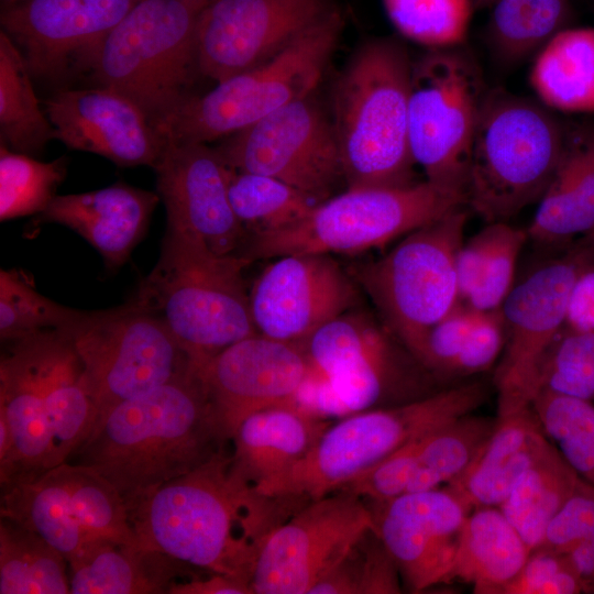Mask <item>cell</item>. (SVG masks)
<instances>
[{"instance_id":"43","label":"cell","mask_w":594,"mask_h":594,"mask_svg":"<svg viewBox=\"0 0 594 594\" xmlns=\"http://www.w3.org/2000/svg\"><path fill=\"white\" fill-rule=\"evenodd\" d=\"M399 569L377 530L366 531L309 594L402 593Z\"/></svg>"},{"instance_id":"23","label":"cell","mask_w":594,"mask_h":594,"mask_svg":"<svg viewBox=\"0 0 594 594\" xmlns=\"http://www.w3.org/2000/svg\"><path fill=\"white\" fill-rule=\"evenodd\" d=\"M55 139L68 148L103 156L121 167H153L164 141L145 112L105 86L64 89L44 102Z\"/></svg>"},{"instance_id":"19","label":"cell","mask_w":594,"mask_h":594,"mask_svg":"<svg viewBox=\"0 0 594 594\" xmlns=\"http://www.w3.org/2000/svg\"><path fill=\"white\" fill-rule=\"evenodd\" d=\"M207 144L164 141L153 169L167 229L217 255L242 257L246 237L229 198L231 168Z\"/></svg>"},{"instance_id":"40","label":"cell","mask_w":594,"mask_h":594,"mask_svg":"<svg viewBox=\"0 0 594 594\" xmlns=\"http://www.w3.org/2000/svg\"><path fill=\"white\" fill-rule=\"evenodd\" d=\"M59 468L74 514L88 540L140 546L127 503L110 481L86 465L64 462Z\"/></svg>"},{"instance_id":"14","label":"cell","mask_w":594,"mask_h":594,"mask_svg":"<svg viewBox=\"0 0 594 594\" xmlns=\"http://www.w3.org/2000/svg\"><path fill=\"white\" fill-rule=\"evenodd\" d=\"M216 150L230 168L279 179L315 204L344 183L332 121L314 92L223 138Z\"/></svg>"},{"instance_id":"48","label":"cell","mask_w":594,"mask_h":594,"mask_svg":"<svg viewBox=\"0 0 594 594\" xmlns=\"http://www.w3.org/2000/svg\"><path fill=\"white\" fill-rule=\"evenodd\" d=\"M476 309L459 302L427 333L416 359L440 382H449V373L475 321Z\"/></svg>"},{"instance_id":"18","label":"cell","mask_w":594,"mask_h":594,"mask_svg":"<svg viewBox=\"0 0 594 594\" xmlns=\"http://www.w3.org/2000/svg\"><path fill=\"white\" fill-rule=\"evenodd\" d=\"M273 260L249 293L258 334L302 343L355 305L354 282L331 255L289 254Z\"/></svg>"},{"instance_id":"4","label":"cell","mask_w":594,"mask_h":594,"mask_svg":"<svg viewBox=\"0 0 594 594\" xmlns=\"http://www.w3.org/2000/svg\"><path fill=\"white\" fill-rule=\"evenodd\" d=\"M306 353L310 375L290 403L326 419L444 388L382 320L362 311L350 310L320 327L307 340Z\"/></svg>"},{"instance_id":"39","label":"cell","mask_w":594,"mask_h":594,"mask_svg":"<svg viewBox=\"0 0 594 594\" xmlns=\"http://www.w3.org/2000/svg\"><path fill=\"white\" fill-rule=\"evenodd\" d=\"M229 198L245 231V242L251 237L297 222L315 205L308 196L279 179L232 168Z\"/></svg>"},{"instance_id":"8","label":"cell","mask_w":594,"mask_h":594,"mask_svg":"<svg viewBox=\"0 0 594 594\" xmlns=\"http://www.w3.org/2000/svg\"><path fill=\"white\" fill-rule=\"evenodd\" d=\"M464 206L463 197L428 180L346 188L315 204L297 222L249 238L242 257L251 263L289 254H358Z\"/></svg>"},{"instance_id":"44","label":"cell","mask_w":594,"mask_h":594,"mask_svg":"<svg viewBox=\"0 0 594 594\" xmlns=\"http://www.w3.org/2000/svg\"><path fill=\"white\" fill-rule=\"evenodd\" d=\"M395 29L428 48L461 45L468 34L473 0H382Z\"/></svg>"},{"instance_id":"37","label":"cell","mask_w":594,"mask_h":594,"mask_svg":"<svg viewBox=\"0 0 594 594\" xmlns=\"http://www.w3.org/2000/svg\"><path fill=\"white\" fill-rule=\"evenodd\" d=\"M66 558L14 521L0 520V594H68Z\"/></svg>"},{"instance_id":"10","label":"cell","mask_w":594,"mask_h":594,"mask_svg":"<svg viewBox=\"0 0 594 594\" xmlns=\"http://www.w3.org/2000/svg\"><path fill=\"white\" fill-rule=\"evenodd\" d=\"M200 12L184 0H139L98 46L95 78L133 100L155 128L190 96Z\"/></svg>"},{"instance_id":"60","label":"cell","mask_w":594,"mask_h":594,"mask_svg":"<svg viewBox=\"0 0 594 594\" xmlns=\"http://www.w3.org/2000/svg\"><path fill=\"white\" fill-rule=\"evenodd\" d=\"M1 1H2L3 7H6V6H10V4L20 2L22 0H1Z\"/></svg>"},{"instance_id":"59","label":"cell","mask_w":594,"mask_h":594,"mask_svg":"<svg viewBox=\"0 0 594 594\" xmlns=\"http://www.w3.org/2000/svg\"><path fill=\"white\" fill-rule=\"evenodd\" d=\"M586 244L594 250V229L585 234Z\"/></svg>"},{"instance_id":"3","label":"cell","mask_w":594,"mask_h":594,"mask_svg":"<svg viewBox=\"0 0 594 594\" xmlns=\"http://www.w3.org/2000/svg\"><path fill=\"white\" fill-rule=\"evenodd\" d=\"M413 59L393 37L359 46L332 96V124L346 188L415 183L408 135Z\"/></svg>"},{"instance_id":"1","label":"cell","mask_w":594,"mask_h":594,"mask_svg":"<svg viewBox=\"0 0 594 594\" xmlns=\"http://www.w3.org/2000/svg\"><path fill=\"white\" fill-rule=\"evenodd\" d=\"M296 501L256 492L235 473L223 450L160 486L129 515L140 546L250 584L263 539Z\"/></svg>"},{"instance_id":"9","label":"cell","mask_w":594,"mask_h":594,"mask_svg":"<svg viewBox=\"0 0 594 594\" xmlns=\"http://www.w3.org/2000/svg\"><path fill=\"white\" fill-rule=\"evenodd\" d=\"M338 9L266 62L189 96L155 129L163 141L208 143L227 138L312 94L338 44Z\"/></svg>"},{"instance_id":"36","label":"cell","mask_w":594,"mask_h":594,"mask_svg":"<svg viewBox=\"0 0 594 594\" xmlns=\"http://www.w3.org/2000/svg\"><path fill=\"white\" fill-rule=\"evenodd\" d=\"M486 28L488 45L503 64L536 54L569 28L572 0H496Z\"/></svg>"},{"instance_id":"20","label":"cell","mask_w":594,"mask_h":594,"mask_svg":"<svg viewBox=\"0 0 594 594\" xmlns=\"http://www.w3.org/2000/svg\"><path fill=\"white\" fill-rule=\"evenodd\" d=\"M226 437L258 410L290 403L309 374L300 343L258 333L240 340L196 370Z\"/></svg>"},{"instance_id":"46","label":"cell","mask_w":594,"mask_h":594,"mask_svg":"<svg viewBox=\"0 0 594 594\" xmlns=\"http://www.w3.org/2000/svg\"><path fill=\"white\" fill-rule=\"evenodd\" d=\"M594 400V331L568 328L549 349L539 376V391Z\"/></svg>"},{"instance_id":"5","label":"cell","mask_w":594,"mask_h":594,"mask_svg":"<svg viewBox=\"0 0 594 594\" xmlns=\"http://www.w3.org/2000/svg\"><path fill=\"white\" fill-rule=\"evenodd\" d=\"M239 256H220L199 241L167 229L161 256L129 302L168 328L193 367L256 334Z\"/></svg>"},{"instance_id":"13","label":"cell","mask_w":594,"mask_h":594,"mask_svg":"<svg viewBox=\"0 0 594 594\" xmlns=\"http://www.w3.org/2000/svg\"><path fill=\"white\" fill-rule=\"evenodd\" d=\"M59 330L82 364L95 408L90 433L117 405L195 370L164 322L129 301L85 311L75 324Z\"/></svg>"},{"instance_id":"47","label":"cell","mask_w":594,"mask_h":594,"mask_svg":"<svg viewBox=\"0 0 594 594\" xmlns=\"http://www.w3.org/2000/svg\"><path fill=\"white\" fill-rule=\"evenodd\" d=\"M492 245L480 285L466 302L480 311L499 309L514 287L516 265L528 240L526 229L507 221L491 222Z\"/></svg>"},{"instance_id":"6","label":"cell","mask_w":594,"mask_h":594,"mask_svg":"<svg viewBox=\"0 0 594 594\" xmlns=\"http://www.w3.org/2000/svg\"><path fill=\"white\" fill-rule=\"evenodd\" d=\"M486 397L485 384L472 381L409 403L342 417L299 462L254 488L266 496L308 502L336 493L406 443L471 414Z\"/></svg>"},{"instance_id":"58","label":"cell","mask_w":594,"mask_h":594,"mask_svg":"<svg viewBox=\"0 0 594 594\" xmlns=\"http://www.w3.org/2000/svg\"><path fill=\"white\" fill-rule=\"evenodd\" d=\"M496 0H474L476 9L492 7Z\"/></svg>"},{"instance_id":"57","label":"cell","mask_w":594,"mask_h":594,"mask_svg":"<svg viewBox=\"0 0 594 594\" xmlns=\"http://www.w3.org/2000/svg\"><path fill=\"white\" fill-rule=\"evenodd\" d=\"M199 9H205L208 4H210L211 2H213L215 0H184Z\"/></svg>"},{"instance_id":"28","label":"cell","mask_w":594,"mask_h":594,"mask_svg":"<svg viewBox=\"0 0 594 594\" xmlns=\"http://www.w3.org/2000/svg\"><path fill=\"white\" fill-rule=\"evenodd\" d=\"M594 229V125L566 127L554 174L526 228L528 239L554 244Z\"/></svg>"},{"instance_id":"16","label":"cell","mask_w":594,"mask_h":594,"mask_svg":"<svg viewBox=\"0 0 594 594\" xmlns=\"http://www.w3.org/2000/svg\"><path fill=\"white\" fill-rule=\"evenodd\" d=\"M588 261L585 250L550 261L514 285L503 302L506 341L495 373L497 416L531 407L543 360L565 324L571 287Z\"/></svg>"},{"instance_id":"32","label":"cell","mask_w":594,"mask_h":594,"mask_svg":"<svg viewBox=\"0 0 594 594\" xmlns=\"http://www.w3.org/2000/svg\"><path fill=\"white\" fill-rule=\"evenodd\" d=\"M0 514L42 537L67 562L88 541L74 514L59 465L37 476L2 485Z\"/></svg>"},{"instance_id":"30","label":"cell","mask_w":594,"mask_h":594,"mask_svg":"<svg viewBox=\"0 0 594 594\" xmlns=\"http://www.w3.org/2000/svg\"><path fill=\"white\" fill-rule=\"evenodd\" d=\"M72 594H169L186 564L142 546L88 540L68 562Z\"/></svg>"},{"instance_id":"51","label":"cell","mask_w":594,"mask_h":594,"mask_svg":"<svg viewBox=\"0 0 594 594\" xmlns=\"http://www.w3.org/2000/svg\"><path fill=\"white\" fill-rule=\"evenodd\" d=\"M593 538L594 484L579 477L572 493L547 526L539 547L569 553Z\"/></svg>"},{"instance_id":"55","label":"cell","mask_w":594,"mask_h":594,"mask_svg":"<svg viewBox=\"0 0 594 594\" xmlns=\"http://www.w3.org/2000/svg\"><path fill=\"white\" fill-rule=\"evenodd\" d=\"M169 594H253L249 582L228 574L211 573L205 579L176 582Z\"/></svg>"},{"instance_id":"29","label":"cell","mask_w":594,"mask_h":594,"mask_svg":"<svg viewBox=\"0 0 594 594\" xmlns=\"http://www.w3.org/2000/svg\"><path fill=\"white\" fill-rule=\"evenodd\" d=\"M547 442L531 407L497 416L496 427L482 450L447 486L472 510L485 506L499 507Z\"/></svg>"},{"instance_id":"2","label":"cell","mask_w":594,"mask_h":594,"mask_svg":"<svg viewBox=\"0 0 594 594\" xmlns=\"http://www.w3.org/2000/svg\"><path fill=\"white\" fill-rule=\"evenodd\" d=\"M228 440L193 370L117 405L66 462L99 472L130 509L223 451Z\"/></svg>"},{"instance_id":"41","label":"cell","mask_w":594,"mask_h":594,"mask_svg":"<svg viewBox=\"0 0 594 594\" xmlns=\"http://www.w3.org/2000/svg\"><path fill=\"white\" fill-rule=\"evenodd\" d=\"M543 432L582 479L594 484V406L591 402L540 389L531 402Z\"/></svg>"},{"instance_id":"15","label":"cell","mask_w":594,"mask_h":594,"mask_svg":"<svg viewBox=\"0 0 594 594\" xmlns=\"http://www.w3.org/2000/svg\"><path fill=\"white\" fill-rule=\"evenodd\" d=\"M372 529V510L354 494L309 501L263 539L250 578L253 594H309Z\"/></svg>"},{"instance_id":"22","label":"cell","mask_w":594,"mask_h":594,"mask_svg":"<svg viewBox=\"0 0 594 594\" xmlns=\"http://www.w3.org/2000/svg\"><path fill=\"white\" fill-rule=\"evenodd\" d=\"M367 505L411 592L448 583L462 527L472 512L457 493L446 486Z\"/></svg>"},{"instance_id":"12","label":"cell","mask_w":594,"mask_h":594,"mask_svg":"<svg viewBox=\"0 0 594 594\" xmlns=\"http://www.w3.org/2000/svg\"><path fill=\"white\" fill-rule=\"evenodd\" d=\"M487 88L463 44L428 48L413 61L408 135L426 180L465 199L471 146Z\"/></svg>"},{"instance_id":"21","label":"cell","mask_w":594,"mask_h":594,"mask_svg":"<svg viewBox=\"0 0 594 594\" xmlns=\"http://www.w3.org/2000/svg\"><path fill=\"white\" fill-rule=\"evenodd\" d=\"M139 0H22L1 11L2 30L32 76L57 78L89 67L100 43Z\"/></svg>"},{"instance_id":"45","label":"cell","mask_w":594,"mask_h":594,"mask_svg":"<svg viewBox=\"0 0 594 594\" xmlns=\"http://www.w3.org/2000/svg\"><path fill=\"white\" fill-rule=\"evenodd\" d=\"M85 311L55 302L40 294L15 270L0 272V338L16 340L47 329L75 324Z\"/></svg>"},{"instance_id":"11","label":"cell","mask_w":594,"mask_h":594,"mask_svg":"<svg viewBox=\"0 0 594 594\" xmlns=\"http://www.w3.org/2000/svg\"><path fill=\"white\" fill-rule=\"evenodd\" d=\"M466 219L457 208L356 270L381 320L415 358L429 330L461 302L455 260Z\"/></svg>"},{"instance_id":"49","label":"cell","mask_w":594,"mask_h":594,"mask_svg":"<svg viewBox=\"0 0 594 594\" xmlns=\"http://www.w3.org/2000/svg\"><path fill=\"white\" fill-rule=\"evenodd\" d=\"M421 437L406 443L340 491L354 494L370 504L385 503L405 494L416 465Z\"/></svg>"},{"instance_id":"38","label":"cell","mask_w":594,"mask_h":594,"mask_svg":"<svg viewBox=\"0 0 594 594\" xmlns=\"http://www.w3.org/2000/svg\"><path fill=\"white\" fill-rule=\"evenodd\" d=\"M497 417L463 415L421 437L406 493L438 488L459 477L492 436Z\"/></svg>"},{"instance_id":"31","label":"cell","mask_w":594,"mask_h":594,"mask_svg":"<svg viewBox=\"0 0 594 594\" xmlns=\"http://www.w3.org/2000/svg\"><path fill=\"white\" fill-rule=\"evenodd\" d=\"M530 551L499 507L474 508L462 527L448 582L471 584L477 594H504Z\"/></svg>"},{"instance_id":"50","label":"cell","mask_w":594,"mask_h":594,"mask_svg":"<svg viewBox=\"0 0 594 594\" xmlns=\"http://www.w3.org/2000/svg\"><path fill=\"white\" fill-rule=\"evenodd\" d=\"M578 593H582L581 583L568 553L539 547L530 551L504 594Z\"/></svg>"},{"instance_id":"33","label":"cell","mask_w":594,"mask_h":594,"mask_svg":"<svg viewBox=\"0 0 594 594\" xmlns=\"http://www.w3.org/2000/svg\"><path fill=\"white\" fill-rule=\"evenodd\" d=\"M530 85L540 102L564 112H594V28H566L535 56Z\"/></svg>"},{"instance_id":"54","label":"cell","mask_w":594,"mask_h":594,"mask_svg":"<svg viewBox=\"0 0 594 594\" xmlns=\"http://www.w3.org/2000/svg\"><path fill=\"white\" fill-rule=\"evenodd\" d=\"M568 328L594 331V268L585 267L575 278L568 298Z\"/></svg>"},{"instance_id":"35","label":"cell","mask_w":594,"mask_h":594,"mask_svg":"<svg viewBox=\"0 0 594 594\" xmlns=\"http://www.w3.org/2000/svg\"><path fill=\"white\" fill-rule=\"evenodd\" d=\"M24 55L0 32V140L8 148L31 156L55 139L54 128L40 106Z\"/></svg>"},{"instance_id":"24","label":"cell","mask_w":594,"mask_h":594,"mask_svg":"<svg viewBox=\"0 0 594 594\" xmlns=\"http://www.w3.org/2000/svg\"><path fill=\"white\" fill-rule=\"evenodd\" d=\"M160 200L157 193L118 182L92 191L56 195L36 222L72 229L113 270L128 261L144 237Z\"/></svg>"},{"instance_id":"27","label":"cell","mask_w":594,"mask_h":594,"mask_svg":"<svg viewBox=\"0 0 594 594\" xmlns=\"http://www.w3.org/2000/svg\"><path fill=\"white\" fill-rule=\"evenodd\" d=\"M26 337L40 376L57 466L89 436L95 408L85 384L82 364L69 337L59 329Z\"/></svg>"},{"instance_id":"26","label":"cell","mask_w":594,"mask_h":594,"mask_svg":"<svg viewBox=\"0 0 594 594\" xmlns=\"http://www.w3.org/2000/svg\"><path fill=\"white\" fill-rule=\"evenodd\" d=\"M330 425L290 403L251 414L231 438L232 469L256 487L299 462Z\"/></svg>"},{"instance_id":"25","label":"cell","mask_w":594,"mask_h":594,"mask_svg":"<svg viewBox=\"0 0 594 594\" xmlns=\"http://www.w3.org/2000/svg\"><path fill=\"white\" fill-rule=\"evenodd\" d=\"M0 361V415L11 432V454L1 486L55 468L54 441L28 337L4 342Z\"/></svg>"},{"instance_id":"53","label":"cell","mask_w":594,"mask_h":594,"mask_svg":"<svg viewBox=\"0 0 594 594\" xmlns=\"http://www.w3.org/2000/svg\"><path fill=\"white\" fill-rule=\"evenodd\" d=\"M493 230L490 223L458 251L455 273L459 297L466 302L481 283L492 245Z\"/></svg>"},{"instance_id":"34","label":"cell","mask_w":594,"mask_h":594,"mask_svg":"<svg viewBox=\"0 0 594 594\" xmlns=\"http://www.w3.org/2000/svg\"><path fill=\"white\" fill-rule=\"evenodd\" d=\"M579 474L549 441L518 477L499 505L530 550L572 493Z\"/></svg>"},{"instance_id":"17","label":"cell","mask_w":594,"mask_h":594,"mask_svg":"<svg viewBox=\"0 0 594 594\" xmlns=\"http://www.w3.org/2000/svg\"><path fill=\"white\" fill-rule=\"evenodd\" d=\"M336 9L331 0H215L197 20V70L218 82L255 67Z\"/></svg>"},{"instance_id":"42","label":"cell","mask_w":594,"mask_h":594,"mask_svg":"<svg viewBox=\"0 0 594 594\" xmlns=\"http://www.w3.org/2000/svg\"><path fill=\"white\" fill-rule=\"evenodd\" d=\"M67 172V160L42 162L0 146V220L40 215L54 199Z\"/></svg>"},{"instance_id":"52","label":"cell","mask_w":594,"mask_h":594,"mask_svg":"<svg viewBox=\"0 0 594 594\" xmlns=\"http://www.w3.org/2000/svg\"><path fill=\"white\" fill-rule=\"evenodd\" d=\"M506 341L502 310L477 311L473 327L458 355L449 382L487 371L498 359Z\"/></svg>"},{"instance_id":"7","label":"cell","mask_w":594,"mask_h":594,"mask_svg":"<svg viewBox=\"0 0 594 594\" xmlns=\"http://www.w3.org/2000/svg\"><path fill=\"white\" fill-rule=\"evenodd\" d=\"M565 131L542 102L501 87L487 89L471 146L465 205L491 223L539 202Z\"/></svg>"},{"instance_id":"56","label":"cell","mask_w":594,"mask_h":594,"mask_svg":"<svg viewBox=\"0 0 594 594\" xmlns=\"http://www.w3.org/2000/svg\"><path fill=\"white\" fill-rule=\"evenodd\" d=\"M568 556L578 574L582 593L594 594V538L578 546Z\"/></svg>"}]
</instances>
